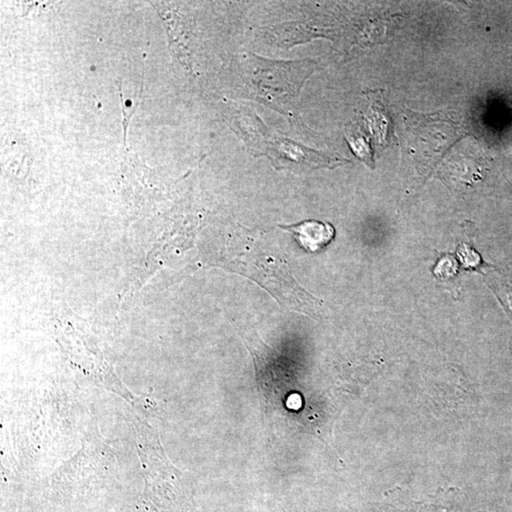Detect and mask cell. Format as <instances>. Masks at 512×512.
Here are the masks:
<instances>
[{"label":"cell","instance_id":"cell-1","mask_svg":"<svg viewBox=\"0 0 512 512\" xmlns=\"http://www.w3.org/2000/svg\"><path fill=\"white\" fill-rule=\"evenodd\" d=\"M279 227L285 231L292 232L299 246L310 253H318L324 250L335 236V229L331 224L314 219L302 221L294 225Z\"/></svg>","mask_w":512,"mask_h":512},{"label":"cell","instance_id":"cell-2","mask_svg":"<svg viewBox=\"0 0 512 512\" xmlns=\"http://www.w3.org/2000/svg\"><path fill=\"white\" fill-rule=\"evenodd\" d=\"M463 249L460 250L461 252V261L463 260L464 265L468 266H476L480 264V257L479 253H476L472 250L471 256H469V249L468 247L464 245Z\"/></svg>","mask_w":512,"mask_h":512}]
</instances>
